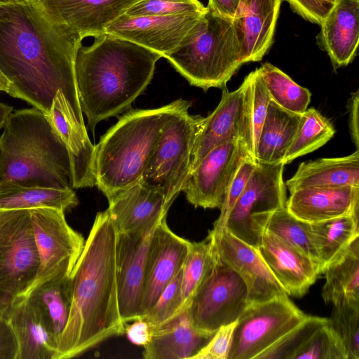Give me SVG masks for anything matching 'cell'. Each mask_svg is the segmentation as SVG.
Returning <instances> with one entry per match:
<instances>
[{
    "mask_svg": "<svg viewBox=\"0 0 359 359\" xmlns=\"http://www.w3.org/2000/svg\"><path fill=\"white\" fill-rule=\"evenodd\" d=\"M83 38L54 20L39 0L0 4V72L7 93L48 116L60 91L83 121L75 76V58Z\"/></svg>",
    "mask_w": 359,
    "mask_h": 359,
    "instance_id": "obj_1",
    "label": "cell"
},
{
    "mask_svg": "<svg viewBox=\"0 0 359 359\" xmlns=\"http://www.w3.org/2000/svg\"><path fill=\"white\" fill-rule=\"evenodd\" d=\"M116 238L117 230L107 210L97 212L69 275L71 306L55 359L76 357L125 333L117 295Z\"/></svg>",
    "mask_w": 359,
    "mask_h": 359,
    "instance_id": "obj_2",
    "label": "cell"
},
{
    "mask_svg": "<svg viewBox=\"0 0 359 359\" xmlns=\"http://www.w3.org/2000/svg\"><path fill=\"white\" fill-rule=\"evenodd\" d=\"M88 46L81 44L75 76L82 113L94 130L102 120L130 107L151 82L161 55L104 33Z\"/></svg>",
    "mask_w": 359,
    "mask_h": 359,
    "instance_id": "obj_3",
    "label": "cell"
},
{
    "mask_svg": "<svg viewBox=\"0 0 359 359\" xmlns=\"http://www.w3.org/2000/svg\"><path fill=\"white\" fill-rule=\"evenodd\" d=\"M67 149L48 116L33 107L11 113L0 136V182L72 187Z\"/></svg>",
    "mask_w": 359,
    "mask_h": 359,
    "instance_id": "obj_4",
    "label": "cell"
},
{
    "mask_svg": "<svg viewBox=\"0 0 359 359\" xmlns=\"http://www.w3.org/2000/svg\"><path fill=\"white\" fill-rule=\"evenodd\" d=\"M187 102L130 111L102 136L95 146L94 173L107 199L140 182L163 127Z\"/></svg>",
    "mask_w": 359,
    "mask_h": 359,
    "instance_id": "obj_5",
    "label": "cell"
},
{
    "mask_svg": "<svg viewBox=\"0 0 359 359\" xmlns=\"http://www.w3.org/2000/svg\"><path fill=\"white\" fill-rule=\"evenodd\" d=\"M243 49L241 18L223 16L207 7L180 44L164 57L191 85L204 90L223 89L243 65Z\"/></svg>",
    "mask_w": 359,
    "mask_h": 359,
    "instance_id": "obj_6",
    "label": "cell"
},
{
    "mask_svg": "<svg viewBox=\"0 0 359 359\" xmlns=\"http://www.w3.org/2000/svg\"><path fill=\"white\" fill-rule=\"evenodd\" d=\"M189 101L163 128L140 182L161 192L170 208L182 191L191 170L196 133L201 116L189 114Z\"/></svg>",
    "mask_w": 359,
    "mask_h": 359,
    "instance_id": "obj_7",
    "label": "cell"
},
{
    "mask_svg": "<svg viewBox=\"0 0 359 359\" xmlns=\"http://www.w3.org/2000/svg\"><path fill=\"white\" fill-rule=\"evenodd\" d=\"M285 165L256 163L245 188L228 215L224 226L258 249L265 225L276 210L285 208Z\"/></svg>",
    "mask_w": 359,
    "mask_h": 359,
    "instance_id": "obj_8",
    "label": "cell"
},
{
    "mask_svg": "<svg viewBox=\"0 0 359 359\" xmlns=\"http://www.w3.org/2000/svg\"><path fill=\"white\" fill-rule=\"evenodd\" d=\"M212 248V264L189 304V311L194 327L214 333L237 320L249 303L244 281Z\"/></svg>",
    "mask_w": 359,
    "mask_h": 359,
    "instance_id": "obj_9",
    "label": "cell"
},
{
    "mask_svg": "<svg viewBox=\"0 0 359 359\" xmlns=\"http://www.w3.org/2000/svg\"><path fill=\"white\" fill-rule=\"evenodd\" d=\"M307 316L287 294L249 304L237 320L228 359H257Z\"/></svg>",
    "mask_w": 359,
    "mask_h": 359,
    "instance_id": "obj_10",
    "label": "cell"
},
{
    "mask_svg": "<svg viewBox=\"0 0 359 359\" xmlns=\"http://www.w3.org/2000/svg\"><path fill=\"white\" fill-rule=\"evenodd\" d=\"M39 258L29 210H13L0 228V309L32 285Z\"/></svg>",
    "mask_w": 359,
    "mask_h": 359,
    "instance_id": "obj_11",
    "label": "cell"
},
{
    "mask_svg": "<svg viewBox=\"0 0 359 359\" xmlns=\"http://www.w3.org/2000/svg\"><path fill=\"white\" fill-rule=\"evenodd\" d=\"M29 211L39 266L32 285L24 296L56 276L69 275L85 244L83 236L67 223L64 211L50 208Z\"/></svg>",
    "mask_w": 359,
    "mask_h": 359,
    "instance_id": "obj_12",
    "label": "cell"
},
{
    "mask_svg": "<svg viewBox=\"0 0 359 359\" xmlns=\"http://www.w3.org/2000/svg\"><path fill=\"white\" fill-rule=\"evenodd\" d=\"M237 140L245 142L251 156L250 90L246 76L236 90L230 92L224 88L215 110L207 117L201 118L194 143L191 170L215 147Z\"/></svg>",
    "mask_w": 359,
    "mask_h": 359,
    "instance_id": "obj_13",
    "label": "cell"
},
{
    "mask_svg": "<svg viewBox=\"0 0 359 359\" xmlns=\"http://www.w3.org/2000/svg\"><path fill=\"white\" fill-rule=\"evenodd\" d=\"M248 156H251L242 140L225 142L210 151L188 175L182 189L187 201L195 207L220 209L231 181Z\"/></svg>",
    "mask_w": 359,
    "mask_h": 359,
    "instance_id": "obj_14",
    "label": "cell"
},
{
    "mask_svg": "<svg viewBox=\"0 0 359 359\" xmlns=\"http://www.w3.org/2000/svg\"><path fill=\"white\" fill-rule=\"evenodd\" d=\"M208 236L219 257L244 281L249 304L287 294L258 249L239 239L225 227L212 229Z\"/></svg>",
    "mask_w": 359,
    "mask_h": 359,
    "instance_id": "obj_15",
    "label": "cell"
},
{
    "mask_svg": "<svg viewBox=\"0 0 359 359\" xmlns=\"http://www.w3.org/2000/svg\"><path fill=\"white\" fill-rule=\"evenodd\" d=\"M191 243L170 230L166 217L156 226L147 252L140 318L152 308L165 287L182 269Z\"/></svg>",
    "mask_w": 359,
    "mask_h": 359,
    "instance_id": "obj_16",
    "label": "cell"
},
{
    "mask_svg": "<svg viewBox=\"0 0 359 359\" xmlns=\"http://www.w3.org/2000/svg\"><path fill=\"white\" fill-rule=\"evenodd\" d=\"M154 229L144 233L117 232V295L120 316L125 325L140 318L147 252Z\"/></svg>",
    "mask_w": 359,
    "mask_h": 359,
    "instance_id": "obj_17",
    "label": "cell"
},
{
    "mask_svg": "<svg viewBox=\"0 0 359 359\" xmlns=\"http://www.w3.org/2000/svg\"><path fill=\"white\" fill-rule=\"evenodd\" d=\"M203 13L166 16L122 15L106 27L105 33L130 41L164 57L180 44Z\"/></svg>",
    "mask_w": 359,
    "mask_h": 359,
    "instance_id": "obj_18",
    "label": "cell"
},
{
    "mask_svg": "<svg viewBox=\"0 0 359 359\" xmlns=\"http://www.w3.org/2000/svg\"><path fill=\"white\" fill-rule=\"evenodd\" d=\"M16 339L15 359H55L58 340L52 323L30 297H15L2 311Z\"/></svg>",
    "mask_w": 359,
    "mask_h": 359,
    "instance_id": "obj_19",
    "label": "cell"
},
{
    "mask_svg": "<svg viewBox=\"0 0 359 359\" xmlns=\"http://www.w3.org/2000/svg\"><path fill=\"white\" fill-rule=\"evenodd\" d=\"M48 116L69 154L72 187L80 189L95 186V146L88 137L84 122L78 118L60 91L53 100Z\"/></svg>",
    "mask_w": 359,
    "mask_h": 359,
    "instance_id": "obj_20",
    "label": "cell"
},
{
    "mask_svg": "<svg viewBox=\"0 0 359 359\" xmlns=\"http://www.w3.org/2000/svg\"><path fill=\"white\" fill-rule=\"evenodd\" d=\"M258 250L288 296H303L320 273L309 256L267 231L262 233Z\"/></svg>",
    "mask_w": 359,
    "mask_h": 359,
    "instance_id": "obj_21",
    "label": "cell"
},
{
    "mask_svg": "<svg viewBox=\"0 0 359 359\" xmlns=\"http://www.w3.org/2000/svg\"><path fill=\"white\" fill-rule=\"evenodd\" d=\"M107 209L118 233L152 231L169 207L159 191L137 182L108 199Z\"/></svg>",
    "mask_w": 359,
    "mask_h": 359,
    "instance_id": "obj_22",
    "label": "cell"
},
{
    "mask_svg": "<svg viewBox=\"0 0 359 359\" xmlns=\"http://www.w3.org/2000/svg\"><path fill=\"white\" fill-rule=\"evenodd\" d=\"M55 20L84 39L105 33L106 27L139 0H39Z\"/></svg>",
    "mask_w": 359,
    "mask_h": 359,
    "instance_id": "obj_23",
    "label": "cell"
},
{
    "mask_svg": "<svg viewBox=\"0 0 359 359\" xmlns=\"http://www.w3.org/2000/svg\"><path fill=\"white\" fill-rule=\"evenodd\" d=\"M150 332L142 353L145 359L193 358L215 334L193 326L189 305L162 325L150 328Z\"/></svg>",
    "mask_w": 359,
    "mask_h": 359,
    "instance_id": "obj_24",
    "label": "cell"
},
{
    "mask_svg": "<svg viewBox=\"0 0 359 359\" xmlns=\"http://www.w3.org/2000/svg\"><path fill=\"white\" fill-rule=\"evenodd\" d=\"M287 210L295 217L316 223L353 213L359 208V187H305L290 192Z\"/></svg>",
    "mask_w": 359,
    "mask_h": 359,
    "instance_id": "obj_25",
    "label": "cell"
},
{
    "mask_svg": "<svg viewBox=\"0 0 359 359\" xmlns=\"http://www.w3.org/2000/svg\"><path fill=\"white\" fill-rule=\"evenodd\" d=\"M320 26V44L334 68L351 63L359 41V0H335Z\"/></svg>",
    "mask_w": 359,
    "mask_h": 359,
    "instance_id": "obj_26",
    "label": "cell"
},
{
    "mask_svg": "<svg viewBox=\"0 0 359 359\" xmlns=\"http://www.w3.org/2000/svg\"><path fill=\"white\" fill-rule=\"evenodd\" d=\"M283 1L241 0L236 17L243 23V64L262 60L271 46Z\"/></svg>",
    "mask_w": 359,
    "mask_h": 359,
    "instance_id": "obj_27",
    "label": "cell"
},
{
    "mask_svg": "<svg viewBox=\"0 0 359 359\" xmlns=\"http://www.w3.org/2000/svg\"><path fill=\"white\" fill-rule=\"evenodd\" d=\"M285 184L290 192L305 187H359V151L301 163Z\"/></svg>",
    "mask_w": 359,
    "mask_h": 359,
    "instance_id": "obj_28",
    "label": "cell"
},
{
    "mask_svg": "<svg viewBox=\"0 0 359 359\" xmlns=\"http://www.w3.org/2000/svg\"><path fill=\"white\" fill-rule=\"evenodd\" d=\"M301 121L302 114L288 111L271 100L259 133L255 160L266 164L282 163Z\"/></svg>",
    "mask_w": 359,
    "mask_h": 359,
    "instance_id": "obj_29",
    "label": "cell"
},
{
    "mask_svg": "<svg viewBox=\"0 0 359 359\" xmlns=\"http://www.w3.org/2000/svg\"><path fill=\"white\" fill-rule=\"evenodd\" d=\"M78 204L72 188L28 186L12 181L0 182V210L50 208L65 212Z\"/></svg>",
    "mask_w": 359,
    "mask_h": 359,
    "instance_id": "obj_30",
    "label": "cell"
},
{
    "mask_svg": "<svg viewBox=\"0 0 359 359\" xmlns=\"http://www.w3.org/2000/svg\"><path fill=\"white\" fill-rule=\"evenodd\" d=\"M323 273L325 283L321 295L326 304H359V237Z\"/></svg>",
    "mask_w": 359,
    "mask_h": 359,
    "instance_id": "obj_31",
    "label": "cell"
},
{
    "mask_svg": "<svg viewBox=\"0 0 359 359\" xmlns=\"http://www.w3.org/2000/svg\"><path fill=\"white\" fill-rule=\"evenodd\" d=\"M311 227L322 273L359 237L358 210L349 215L311 224Z\"/></svg>",
    "mask_w": 359,
    "mask_h": 359,
    "instance_id": "obj_32",
    "label": "cell"
},
{
    "mask_svg": "<svg viewBox=\"0 0 359 359\" xmlns=\"http://www.w3.org/2000/svg\"><path fill=\"white\" fill-rule=\"evenodd\" d=\"M69 275L56 276L25 295L33 299L48 316L58 343L67 323L71 306Z\"/></svg>",
    "mask_w": 359,
    "mask_h": 359,
    "instance_id": "obj_33",
    "label": "cell"
},
{
    "mask_svg": "<svg viewBox=\"0 0 359 359\" xmlns=\"http://www.w3.org/2000/svg\"><path fill=\"white\" fill-rule=\"evenodd\" d=\"M335 133L332 123L314 108L302 114L299 128L282 163L288 164L295 158L313 152L325 144Z\"/></svg>",
    "mask_w": 359,
    "mask_h": 359,
    "instance_id": "obj_34",
    "label": "cell"
},
{
    "mask_svg": "<svg viewBox=\"0 0 359 359\" xmlns=\"http://www.w3.org/2000/svg\"><path fill=\"white\" fill-rule=\"evenodd\" d=\"M257 71L271 99L281 107L298 114L304 113L309 107L310 91L294 81L282 70L266 62Z\"/></svg>",
    "mask_w": 359,
    "mask_h": 359,
    "instance_id": "obj_35",
    "label": "cell"
},
{
    "mask_svg": "<svg viewBox=\"0 0 359 359\" xmlns=\"http://www.w3.org/2000/svg\"><path fill=\"white\" fill-rule=\"evenodd\" d=\"M264 230L304 252L319 266L311 224L295 217L286 207L278 209L271 215Z\"/></svg>",
    "mask_w": 359,
    "mask_h": 359,
    "instance_id": "obj_36",
    "label": "cell"
},
{
    "mask_svg": "<svg viewBox=\"0 0 359 359\" xmlns=\"http://www.w3.org/2000/svg\"><path fill=\"white\" fill-rule=\"evenodd\" d=\"M212 259L213 248L208 236L202 241L191 242L182 267V290L184 306L189 305L207 275Z\"/></svg>",
    "mask_w": 359,
    "mask_h": 359,
    "instance_id": "obj_37",
    "label": "cell"
},
{
    "mask_svg": "<svg viewBox=\"0 0 359 359\" xmlns=\"http://www.w3.org/2000/svg\"><path fill=\"white\" fill-rule=\"evenodd\" d=\"M328 322L329 318L307 316L301 323L260 354L257 359H292L313 333Z\"/></svg>",
    "mask_w": 359,
    "mask_h": 359,
    "instance_id": "obj_38",
    "label": "cell"
},
{
    "mask_svg": "<svg viewBox=\"0 0 359 359\" xmlns=\"http://www.w3.org/2000/svg\"><path fill=\"white\" fill-rule=\"evenodd\" d=\"M292 359H348L345 346L328 323L316 330Z\"/></svg>",
    "mask_w": 359,
    "mask_h": 359,
    "instance_id": "obj_39",
    "label": "cell"
},
{
    "mask_svg": "<svg viewBox=\"0 0 359 359\" xmlns=\"http://www.w3.org/2000/svg\"><path fill=\"white\" fill-rule=\"evenodd\" d=\"M329 322L341 338L348 359H359V304L333 306Z\"/></svg>",
    "mask_w": 359,
    "mask_h": 359,
    "instance_id": "obj_40",
    "label": "cell"
},
{
    "mask_svg": "<svg viewBox=\"0 0 359 359\" xmlns=\"http://www.w3.org/2000/svg\"><path fill=\"white\" fill-rule=\"evenodd\" d=\"M182 269L165 287L143 319L150 328L156 327L180 313L185 306L182 290Z\"/></svg>",
    "mask_w": 359,
    "mask_h": 359,
    "instance_id": "obj_41",
    "label": "cell"
},
{
    "mask_svg": "<svg viewBox=\"0 0 359 359\" xmlns=\"http://www.w3.org/2000/svg\"><path fill=\"white\" fill-rule=\"evenodd\" d=\"M199 0H139L129 8L124 14L128 16H166L206 11Z\"/></svg>",
    "mask_w": 359,
    "mask_h": 359,
    "instance_id": "obj_42",
    "label": "cell"
},
{
    "mask_svg": "<svg viewBox=\"0 0 359 359\" xmlns=\"http://www.w3.org/2000/svg\"><path fill=\"white\" fill-rule=\"evenodd\" d=\"M246 77L250 90L251 156L255 159L259 133L271 99L257 69Z\"/></svg>",
    "mask_w": 359,
    "mask_h": 359,
    "instance_id": "obj_43",
    "label": "cell"
},
{
    "mask_svg": "<svg viewBox=\"0 0 359 359\" xmlns=\"http://www.w3.org/2000/svg\"><path fill=\"white\" fill-rule=\"evenodd\" d=\"M256 163L257 161L251 156L241 163L226 189L220 214L214 222L212 229L218 230L224 226L228 215L244 191Z\"/></svg>",
    "mask_w": 359,
    "mask_h": 359,
    "instance_id": "obj_44",
    "label": "cell"
},
{
    "mask_svg": "<svg viewBox=\"0 0 359 359\" xmlns=\"http://www.w3.org/2000/svg\"><path fill=\"white\" fill-rule=\"evenodd\" d=\"M237 320L221 326L192 359H228Z\"/></svg>",
    "mask_w": 359,
    "mask_h": 359,
    "instance_id": "obj_45",
    "label": "cell"
},
{
    "mask_svg": "<svg viewBox=\"0 0 359 359\" xmlns=\"http://www.w3.org/2000/svg\"><path fill=\"white\" fill-rule=\"evenodd\" d=\"M292 10L305 20L320 25L331 9L325 0H283Z\"/></svg>",
    "mask_w": 359,
    "mask_h": 359,
    "instance_id": "obj_46",
    "label": "cell"
},
{
    "mask_svg": "<svg viewBox=\"0 0 359 359\" xmlns=\"http://www.w3.org/2000/svg\"><path fill=\"white\" fill-rule=\"evenodd\" d=\"M18 345L14 333L3 316L0 318V359H15Z\"/></svg>",
    "mask_w": 359,
    "mask_h": 359,
    "instance_id": "obj_47",
    "label": "cell"
},
{
    "mask_svg": "<svg viewBox=\"0 0 359 359\" xmlns=\"http://www.w3.org/2000/svg\"><path fill=\"white\" fill-rule=\"evenodd\" d=\"M128 339L134 344L144 346L151 337L150 327L145 320L138 318L125 327Z\"/></svg>",
    "mask_w": 359,
    "mask_h": 359,
    "instance_id": "obj_48",
    "label": "cell"
},
{
    "mask_svg": "<svg viewBox=\"0 0 359 359\" xmlns=\"http://www.w3.org/2000/svg\"><path fill=\"white\" fill-rule=\"evenodd\" d=\"M358 106H359V90L351 93L348 100V126L351 137L355 146L356 150L359 148V130H358Z\"/></svg>",
    "mask_w": 359,
    "mask_h": 359,
    "instance_id": "obj_49",
    "label": "cell"
},
{
    "mask_svg": "<svg viewBox=\"0 0 359 359\" xmlns=\"http://www.w3.org/2000/svg\"><path fill=\"white\" fill-rule=\"evenodd\" d=\"M241 0H208L210 9L223 16L235 18L238 11Z\"/></svg>",
    "mask_w": 359,
    "mask_h": 359,
    "instance_id": "obj_50",
    "label": "cell"
},
{
    "mask_svg": "<svg viewBox=\"0 0 359 359\" xmlns=\"http://www.w3.org/2000/svg\"><path fill=\"white\" fill-rule=\"evenodd\" d=\"M13 107L0 102V129L4 127L5 123L12 113Z\"/></svg>",
    "mask_w": 359,
    "mask_h": 359,
    "instance_id": "obj_51",
    "label": "cell"
},
{
    "mask_svg": "<svg viewBox=\"0 0 359 359\" xmlns=\"http://www.w3.org/2000/svg\"><path fill=\"white\" fill-rule=\"evenodd\" d=\"M9 88V81L5 76L0 72V91L7 93Z\"/></svg>",
    "mask_w": 359,
    "mask_h": 359,
    "instance_id": "obj_52",
    "label": "cell"
},
{
    "mask_svg": "<svg viewBox=\"0 0 359 359\" xmlns=\"http://www.w3.org/2000/svg\"><path fill=\"white\" fill-rule=\"evenodd\" d=\"M13 210H0V228L8 218Z\"/></svg>",
    "mask_w": 359,
    "mask_h": 359,
    "instance_id": "obj_53",
    "label": "cell"
},
{
    "mask_svg": "<svg viewBox=\"0 0 359 359\" xmlns=\"http://www.w3.org/2000/svg\"><path fill=\"white\" fill-rule=\"evenodd\" d=\"M330 6H333L335 0H325Z\"/></svg>",
    "mask_w": 359,
    "mask_h": 359,
    "instance_id": "obj_54",
    "label": "cell"
},
{
    "mask_svg": "<svg viewBox=\"0 0 359 359\" xmlns=\"http://www.w3.org/2000/svg\"><path fill=\"white\" fill-rule=\"evenodd\" d=\"M2 317V311L0 309V318Z\"/></svg>",
    "mask_w": 359,
    "mask_h": 359,
    "instance_id": "obj_55",
    "label": "cell"
},
{
    "mask_svg": "<svg viewBox=\"0 0 359 359\" xmlns=\"http://www.w3.org/2000/svg\"><path fill=\"white\" fill-rule=\"evenodd\" d=\"M1 1H0V4H1Z\"/></svg>",
    "mask_w": 359,
    "mask_h": 359,
    "instance_id": "obj_56",
    "label": "cell"
},
{
    "mask_svg": "<svg viewBox=\"0 0 359 359\" xmlns=\"http://www.w3.org/2000/svg\"><path fill=\"white\" fill-rule=\"evenodd\" d=\"M0 1H4V0H0Z\"/></svg>",
    "mask_w": 359,
    "mask_h": 359,
    "instance_id": "obj_57",
    "label": "cell"
}]
</instances>
